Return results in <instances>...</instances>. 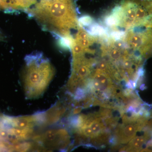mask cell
<instances>
[{
    "instance_id": "obj_4",
    "label": "cell",
    "mask_w": 152,
    "mask_h": 152,
    "mask_svg": "<svg viewBox=\"0 0 152 152\" xmlns=\"http://www.w3.org/2000/svg\"><path fill=\"white\" fill-rule=\"evenodd\" d=\"M36 140L43 146L52 148H63L69 143L70 137L65 129L51 130L43 134L35 137Z\"/></svg>"
},
{
    "instance_id": "obj_13",
    "label": "cell",
    "mask_w": 152,
    "mask_h": 152,
    "mask_svg": "<svg viewBox=\"0 0 152 152\" xmlns=\"http://www.w3.org/2000/svg\"><path fill=\"white\" fill-rule=\"evenodd\" d=\"M4 39V37L2 33L1 32V30H0V41H3Z\"/></svg>"
},
{
    "instance_id": "obj_3",
    "label": "cell",
    "mask_w": 152,
    "mask_h": 152,
    "mask_svg": "<svg viewBox=\"0 0 152 152\" xmlns=\"http://www.w3.org/2000/svg\"><path fill=\"white\" fill-rule=\"evenodd\" d=\"M37 126L34 115L13 117L0 114V150L25 151V143Z\"/></svg>"
},
{
    "instance_id": "obj_2",
    "label": "cell",
    "mask_w": 152,
    "mask_h": 152,
    "mask_svg": "<svg viewBox=\"0 0 152 152\" xmlns=\"http://www.w3.org/2000/svg\"><path fill=\"white\" fill-rule=\"evenodd\" d=\"M54 75L55 69L51 63L40 53L27 56L23 73L26 97L34 99L42 96Z\"/></svg>"
},
{
    "instance_id": "obj_5",
    "label": "cell",
    "mask_w": 152,
    "mask_h": 152,
    "mask_svg": "<svg viewBox=\"0 0 152 152\" xmlns=\"http://www.w3.org/2000/svg\"><path fill=\"white\" fill-rule=\"evenodd\" d=\"M143 128L137 121L128 124H123L116 131V138L120 143L126 144L134 137L136 133Z\"/></svg>"
},
{
    "instance_id": "obj_11",
    "label": "cell",
    "mask_w": 152,
    "mask_h": 152,
    "mask_svg": "<svg viewBox=\"0 0 152 152\" xmlns=\"http://www.w3.org/2000/svg\"><path fill=\"white\" fill-rule=\"evenodd\" d=\"M105 23L110 27H114L118 26V19L113 14L107 16L104 18Z\"/></svg>"
},
{
    "instance_id": "obj_1",
    "label": "cell",
    "mask_w": 152,
    "mask_h": 152,
    "mask_svg": "<svg viewBox=\"0 0 152 152\" xmlns=\"http://www.w3.org/2000/svg\"><path fill=\"white\" fill-rule=\"evenodd\" d=\"M27 11L43 30L56 37L72 36L71 30L79 28L72 0H40Z\"/></svg>"
},
{
    "instance_id": "obj_6",
    "label": "cell",
    "mask_w": 152,
    "mask_h": 152,
    "mask_svg": "<svg viewBox=\"0 0 152 152\" xmlns=\"http://www.w3.org/2000/svg\"><path fill=\"white\" fill-rule=\"evenodd\" d=\"M37 0H0V10L6 11L25 10L36 3Z\"/></svg>"
},
{
    "instance_id": "obj_10",
    "label": "cell",
    "mask_w": 152,
    "mask_h": 152,
    "mask_svg": "<svg viewBox=\"0 0 152 152\" xmlns=\"http://www.w3.org/2000/svg\"><path fill=\"white\" fill-rule=\"evenodd\" d=\"M79 26L82 28L88 26L92 24L94 20L91 17L88 15H84L78 20Z\"/></svg>"
},
{
    "instance_id": "obj_8",
    "label": "cell",
    "mask_w": 152,
    "mask_h": 152,
    "mask_svg": "<svg viewBox=\"0 0 152 152\" xmlns=\"http://www.w3.org/2000/svg\"><path fill=\"white\" fill-rule=\"evenodd\" d=\"M57 38L58 45L61 48L71 50L74 41L72 36H63Z\"/></svg>"
},
{
    "instance_id": "obj_12",
    "label": "cell",
    "mask_w": 152,
    "mask_h": 152,
    "mask_svg": "<svg viewBox=\"0 0 152 152\" xmlns=\"http://www.w3.org/2000/svg\"><path fill=\"white\" fill-rule=\"evenodd\" d=\"M142 4L147 11H148L149 15H152V1H142Z\"/></svg>"
},
{
    "instance_id": "obj_7",
    "label": "cell",
    "mask_w": 152,
    "mask_h": 152,
    "mask_svg": "<svg viewBox=\"0 0 152 152\" xmlns=\"http://www.w3.org/2000/svg\"><path fill=\"white\" fill-rule=\"evenodd\" d=\"M150 138L149 136L145 134L140 137H134L129 141L126 151H139L142 150V147L146 141Z\"/></svg>"
},
{
    "instance_id": "obj_9",
    "label": "cell",
    "mask_w": 152,
    "mask_h": 152,
    "mask_svg": "<svg viewBox=\"0 0 152 152\" xmlns=\"http://www.w3.org/2000/svg\"><path fill=\"white\" fill-rule=\"evenodd\" d=\"M88 126L91 128L96 136L98 134L104 132L105 130V126L103 123L101 118L95 119Z\"/></svg>"
}]
</instances>
